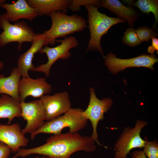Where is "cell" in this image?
Segmentation results:
<instances>
[{"label":"cell","mask_w":158,"mask_h":158,"mask_svg":"<svg viewBox=\"0 0 158 158\" xmlns=\"http://www.w3.org/2000/svg\"><path fill=\"white\" fill-rule=\"evenodd\" d=\"M0 7L6 10V16L10 22L16 23L22 19L32 21L38 16L35 9L25 0H18L12 4L4 3Z\"/></svg>","instance_id":"obj_15"},{"label":"cell","mask_w":158,"mask_h":158,"mask_svg":"<svg viewBox=\"0 0 158 158\" xmlns=\"http://www.w3.org/2000/svg\"><path fill=\"white\" fill-rule=\"evenodd\" d=\"M90 5L97 7H100V0H69L68 9L72 11H78L80 7Z\"/></svg>","instance_id":"obj_22"},{"label":"cell","mask_w":158,"mask_h":158,"mask_svg":"<svg viewBox=\"0 0 158 158\" xmlns=\"http://www.w3.org/2000/svg\"><path fill=\"white\" fill-rule=\"evenodd\" d=\"M134 5L142 13L149 14L151 12L155 18V23L152 28L154 29L158 22V1L157 0H138Z\"/></svg>","instance_id":"obj_20"},{"label":"cell","mask_w":158,"mask_h":158,"mask_svg":"<svg viewBox=\"0 0 158 158\" xmlns=\"http://www.w3.org/2000/svg\"><path fill=\"white\" fill-rule=\"evenodd\" d=\"M40 99L45 109L47 121L65 113L71 108L69 95L66 91L57 92L51 95H45Z\"/></svg>","instance_id":"obj_11"},{"label":"cell","mask_w":158,"mask_h":158,"mask_svg":"<svg viewBox=\"0 0 158 158\" xmlns=\"http://www.w3.org/2000/svg\"><path fill=\"white\" fill-rule=\"evenodd\" d=\"M21 114L20 102L8 95L1 94L0 97V118H7V124L10 125L15 118L21 117Z\"/></svg>","instance_id":"obj_19"},{"label":"cell","mask_w":158,"mask_h":158,"mask_svg":"<svg viewBox=\"0 0 158 158\" xmlns=\"http://www.w3.org/2000/svg\"><path fill=\"white\" fill-rule=\"evenodd\" d=\"M29 5L36 10L38 16H49L60 11L66 13L68 11L69 0H26Z\"/></svg>","instance_id":"obj_17"},{"label":"cell","mask_w":158,"mask_h":158,"mask_svg":"<svg viewBox=\"0 0 158 158\" xmlns=\"http://www.w3.org/2000/svg\"><path fill=\"white\" fill-rule=\"evenodd\" d=\"M103 7L124 19L133 28L134 23L140 15L137 11L131 7L127 6L118 0H100V7Z\"/></svg>","instance_id":"obj_16"},{"label":"cell","mask_w":158,"mask_h":158,"mask_svg":"<svg viewBox=\"0 0 158 158\" xmlns=\"http://www.w3.org/2000/svg\"><path fill=\"white\" fill-rule=\"evenodd\" d=\"M147 124V122L139 119L134 128L128 127L124 128L115 143L114 158H126L132 149L144 147L145 141L141 137L140 133Z\"/></svg>","instance_id":"obj_6"},{"label":"cell","mask_w":158,"mask_h":158,"mask_svg":"<svg viewBox=\"0 0 158 158\" xmlns=\"http://www.w3.org/2000/svg\"><path fill=\"white\" fill-rule=\"evenodd\" d=\"M49 16L51 19V25L49 30L44 31L43 33L50 45H54L57 38H66L67 35L81 32L87 26L85 20L76 14L69 16L58 11Z\"/></svg>","instance_id":"obj_3"},{"label":"cell","mask_w":158,"mask_h":158,"mask_svg":"<svg viewBox=\"0 0 158 158\" xmlns=\"http://www.w3.org/2000/svg\"><path fill=\"white\" fill-rule=\"evenodd\" d=\"M83 110L80 108H71L62 116L45 122L43 125L33 133L30 134L32 140L40 133L57 135L61 133L62 130L68 127L69 132L78 133L87 125V120L82 115Z\"/></svg>","instance_id":"obj_4"},{"label":"cell","mask_w":158,"mask_h":158,"mask_svg":"<svg viewBox=\"0 0 158 158\" xmlns=\"http://www.w3.org/2000/svg\"><path fill=\"white\" fill-rule=\"evenodd\" d=\"M32 44L29 49L22 54L17 61V67L22 77H29V71H36V67L32 61L35 54L43 47L49 44L48 42L43 33H35Z\"/></svg>","instance_id":"obj_13"},{"label":"cell","mask_w":158,"mask_h":158,"mask_svg":"<svg viewBox=\"0 0 158 158\" xmlns=\"http://www.w3.org/2000/svg\"><path fill=\"white\" fill-rule=\"evenodd\" d=\"M33 158H42L40 157H36Z\"/></svg>","instance_id":"obj_30"},{"label":"cell","mask_w":158,"mask_h":158,"mask_svg":"<svg viewBox=\"0 0 158 158\" xmlns=\"http://www.w3.org/2000/svg\"><path fill=\"white\" fill-rule=\"evenodd\" d=\"M56 42H59L61 44L53 47L45 46L39 52L40 53H45L47 57L48 61L46 63L36 67L35 71L43 73L47 77H49L50 69L55 62L59 59H69L71 55L70 50L78 45V40L75 37L72 36L63 40H56Z\"/></svg>","instance_id":"obj_7"},{"label":"cell","mask_w":158,"mask_h":158,"mask_svg":"<svg viewBox=\"0 0 158 158\" xmlns=\"http://www.w3.org/2000/svg\"><path fill=\"white\" fill-rule=\"evenodd\" d=\"M145 143L143 151L148 158H158V143L156 140L149 141L145 138Z\"/></svg>","instance_id":"obj_24"},{"label":"cell","mask_w":158,"mask_h":158,"mask_svg":"<svg viewBox=\"0 0 158 158\" xmlns=\"http://www.w3.org/2000/svg\"><path fill=\"white\" fill-rule=\"evenodd\" d=\"M21 130L18 123L8 125L0 124V142L7 145L12 152L16 153L20 147L28 145L29 140Z\"/></svg>","instance_id":"obj_14"},{"label":"cell","mask_w":158,"mask_h":158,"mask_svg":"<svg viewBox=\"0 0 158 158\" xmlns=\"http://www.w3.org/2000/svg\"><path fill=\"white\" fill-rule=\"evenodd\" d=\"M11 152L10 148L7 145L0 142V158H8Z\"/></svg>","instance_id":"obj_25"},{"label":"cell","mask_w":158,"mask_h":158,"mask_svg":"<svg viewBox=\"0 0 158 158\" xmlns=\"http://www.w3.org/2000/svg\"><path fill=\"white\" fill-rule=\"evenodd\" d=\"M87 11L88 23L90 33L88 44L85 52L98 51L105 58L101 46L102 37L106 34L113 25L119 23H125L126 20L119 18L111 17L100 12L97 7L92 5L84 6Z\"/></svg>","instance_id":"obj_2"},{"label":"cell","mask_w":158,"mask_h":158,"mask_svg":"<svg viewBox=\"0 0 158 158\" xmlns=\"http://www.w3.org/2000/svg\"><path fill=\"white\" fill-rule=\"evenodd\" d=\"M4 62L0 60V71L4 68Z\"/></svg>","instance_id":"obj_28"},{"label":"cell","mask_w":158,"mask_h":158,"mask_svg":"<svg viewBox=\"0 0 158 158\" xmlns=\"http://www.w3.org/2000/svg\"><path fill=\"white\" fill-rule=\"evenodd\" d=\"M136 31L138 37L142 42H149L152 37L157 36L154 29L146 26L138 27Z\"/></svg>","instance_id":"obj_23"},{"label":"cell","mask_w":158,"mask_h":158,"mask_svg":"<svg viewBox=\"0 0 158 158\" xmlns=\"http://www.w3.org/2000/svg\"><path fill=\"white\" fill-rule=\"evenodd\" d=\"M152 44L148 47L147 51L151 54H154V51H156L157 53H158V39L156 37H152Z\"/></svg>","instance_id":"obj_26"},{"label":"cell","mask_w":158,"mask_h":158,"mask_svg":"<svg viewBox=\"0 0 158 158\" xmlns=\"http://www.w3.org/2000/svg\"><path fill=\"white\" fill-rule=\"evenodd\" d=\"M90 101L87 107L82 112V115L90 121L93 131L91 138L99 145H101L98 140L97 127L99 121L103 119L104 113L110 109L113 103L111 99L103 98L100 100L96 97L94 89L90 87Z\"/></svg>","instance_id":"obj_8"},{"label":"cell","mask_w":158,"mask_h":158,"mask_svg":"<svg viewBox=\"0 0 158 158\" xmlns=\"http://www.w3.org/2000/svg\"><path fill=\"white\" fill-rule=\"evenodd\" d=\"M21 117L26 121L24 128L22 129V133L31 134L42 127L46 120V113L44 107L40 99L28 102H20Z\"/></svg>","instance_id":"obj_10"},{"label":"cell","mask_w":158,"mask_h":158,"mask_svg":"<svg viewBox=\"0 0 158 158\" xmlns=\"http://www.w3.org/2000/svg\"><path fill=\"white\" fill-rule=\"evenodd\" d=\"M6 1L5 0H0V7L2 4L5 3Z\"/></svg>","instance_id":"obj_29"},{"label":"cell","mask_w":158,"mask_h":158,"mask_svg":"<svg viewBox=\"0 0 158 158\" xmlns=\"http://www.w3.org/2000/svg\"><path fill=\"white\" fill-rule=\"evenodd\" d=\"M105 64L109 71L113 74L129 67H141L154 70V65L158 61L154 54H143L138 56L126 59L117 58L115 54L110 52L105 57Z\"/></svg>","instance_id":"obj_9"},{"label":"cell","mask_w":158,"mask_h":158,"mask_svg":"<svg viewBox=\"0 0 158 158\" xmlns=\"http://www.w3.org/2000/svg\"><path fill=\"white\" fill-rule=\"evenodd\" d=\"M122 40L124 44L132 47L136 46L142 42L137 35L136 30L132 28L126 30Z\"/></svg>","instance_id":"obj_21"},{"label":"cell","mask_w":158,"mask_h":158,"mask_svg":"<svg viewBox=\"0 0 158 158\" xmlns=\"http://www.w3.org/2000/svg\"><path fill=\"white\" fill-rule=\"evenodd\" d=\"M0 27L3 30L0 33V47L13 42L18 43V50L25 42H32L35 34L32 28L25 22L19 21L12 24L6 17L5 13L0 15Z\"/></svg>","instance_id":"obj_5"},{"label":"cell","mask_w":158,"mask_h":158,"mask_svg":"<svg viewBox=\"0 0 158 158\" xmlns=\"http://www.w3.org/2000/svg\"><path fill=\"white\" fill-rule=\"evenodd\" d=\"M21 76L17 67L12 69L8 77L0 74V94L8 95L20 102L18 88Z\"/></svg>","instance_id":"obj_18"},{"label":"cell","mask_w":158,"mask_h":158,"mask_svg":"<svg viewBox=\"0 0 158 158\" xmlns=\"http://www.w3.org/2000/svg\"><path fill=\"white\" fill-rule=\"evenodd\" d=\"M52 89L51 86L44 78L34 79L30 76L23 77L20 80L18 88L20 102L25 101L29 96L40 98L50 93Z\"/></svg>","instance_id":"obj_12"},{"label":"cell","mask_w":158,"mask_h":158,"mask_svg":"<svg viewBox=\"0 0 158 158\" xmlns=\"http://www.w3.org/2000/svg\"><path fill=\"white\" fill-rule=\"evenodd\" d=\"M95 142L91 137L82 136L78 133L53 135L48 138L46 143L30 149H20L12 158L23 157L32 154H38L49 158H70L77 151L90 152L96 149Z\"/></svg>","instance_id":"obj_1"},{"label":"cell","mask_w":158,"mask_h":158,"mask_svg":"<svg viewBox=\"0 0 158 158\" xmlns=\"http://www.w3.org/2000/svg\"><path fill=\"white\" fill-rule=\"evenodd\" d=\"M132 155L133 158H147L142 150L135 151Z\"/></svg>","instance_id":"obj_27"}]
</instances>
